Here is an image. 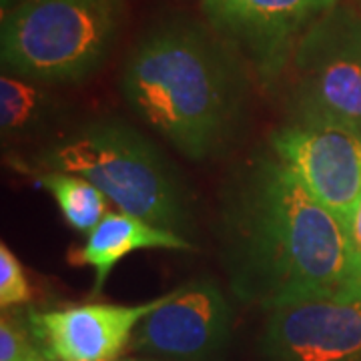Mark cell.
<instances>
[{
	"label": "cell",
	"mask_w": 361,
	"mask_h": 361,
	"mask_svg": "<svg viewBox=\"0 0 361 361\" xmlns=\"http://www.w3.org/2000/svg\"><path fill=\"white\" fill-rule=\"evenodd\" d=\"M225 263L235 295L275 310L307 299H361L348 225L277 157H259L223 207Z\"/></svg>",
	"instance_id": "6da1fadb"
},
{
	"label": "cell",
	"mask_w": 361,
	"mask_h": 361,
	"mask_svg": "<svg viewBox=\"0 0 361 361\" xmlns=\"http://www.w3.org/2000/svg\"><path fill=\"white\" fill-rule=\"evenodd\" d=\"M121 89L180 155L203 161L229 141L245 85L227 42L193 23H169L130 52Z\"/></svg>",
	"instance_id": "7a4b0ae2"
},
{
	"label": "cell",
	"mask_w": 361,
	"mask_h": 361,
	"mask_svg": "<svg viewBox=\"0 0 361 361\" xmlns=\"http://www.w3.org/2000/svg\"><path fill=\"white\" fill-rule=\"evenodd\" d=\"M44 165L90 180L118 211L155 227L175 233L189 227L179 177L151 142L125 125H87L56 145Z\"/></svg>",
	"instance_id": "3957f363"
},
{
	"label": "cell",
	"mask_w": 361,
	"mask_h": 361,
	"mask_svg": "<svg viewBox=\"0 0 361 361\" xmlns=\"http://www.w3.org/2000/svg\"><path fill=\"white\" fill-rule=\"evenodd\" d=\"M123 0H23L2 20V65L44 80L75 82L103 63Z\"/></svg>",
	"instance_id": "277c9868"
},
{
	"label": "cell",
	"mask_w": 361,
	"mask_h": 361,
	"mask_svg": "<svg viewBox=\"0 0 361 361\" xmlns=\"http://www.w3.org/2000/svg\"><path fill=\"white\" fill-rule=\"evenodd\" d=\"M295 118L345 125L361 135V20L337 6L311 26L291 54Z\"/></svg>",
	"instance_id": "5b68a950"
},
{
	"label": "cell",
	"mask_w": 361,
	"mask_h": 361,
	"mask_svg": "<svg viewBox=\"0 0 361 361\" xmlns=\"http://www.w3.org/2000/svg\"><path fill=\"white\" fill-rule=\"evenodd\" d=\"M337 6L339 0H203L213 32L263 80L279 77L303 35Z\"/></svg>",
	"instance_id": "8992f818"
},
{
	"label": "cell",
	"mask_w": 361,
	"mask_h": 361,
	"mask_svg": "<svg viewBox=\"0 0 361 361\" xmlns=\"http://www.w3.org/2000/svg\"><path fill=\"white\" fill-rule=\"evenodd\" d=\"M271 149L323 207L348 225L361 199V135L345 125L293 118L271 135Z\"/></svg>",
	"instance_id": "52a82bcc"
},
{
	"label": "cell",
	"mask_w": 361,
	"mask_h": 361,
	"mask_svg": "<svg viewBox=\"0 0 361 361\" xmlns=\"http://www.w3.org/2000/svg\"><path fill=\"white\" fill-rule=\"evenodd\" d=\"M267 361H361V299H307L269 311Z\"/></svg>",
	"instance_id": "ba28073f"
},
{
	"label": "cell",
	"mask_w": 361,
	"mask_h": 361,
	"mask_svg": "<svg viewBox=\"0 0 361 361\" xmlns=\"http://www.w3.org/2000/svg\"><path fill=\"white\" fill-rule=\"evenodd\" d=\"M175 291L137 305L87 303L65 310L30 311L26 327L49 361L116 360L141 322Z\"/></svg>",
	"instance_id": "9c48e42d"
},
{
	"label": "cell",
	"mask_w": 361,
	"mask_h": 361,
	"mask_svg": "<svg viewBox=\"0 0 361 361\" xmlns=\"http://www.w3.org/2000/svg\"><path fill=\"white\" fill-rule=\"evenodd\" d=\"M231 307L213 281H195L175 289L169 301L147 315L130 348L179 360H203L229 339Z\"/></svg>",
	"instance_id": "30bf717a"
},
{
	"label": "cell",
	"mask_w": 361,
	"mask_h": 361,
	"mask_svg": "<svg viewBox=\"0 0 361 361\" xmlns=\"http://www.w3.org/2000/svg\"><path fill=\"white\" fill-rule=\"evenodd\" d=\"M141 249H173L187 251L191 243L180 233L155 227L129 213H109L94 229L87 233V241L68 253V263L94 269L92 293H101L115 265Z\"/></svg>",
	"instance_id": "8fae6325"
},
{
	"label": "cell",
	"mask_w": 361,
	"mask_h": 361,
	"mask_svg": "<svg viewBox=\"0 0 361 361\" xmlns=\"http://www.w3.org/2000/svg\"><path fill=\"white\" fill-rule=\"evenodd\" d=\"M39 185L52 195L66 223L77 231L90 233L109 215L106 195L78 175L52 171L40 175Z\"/></svg>",
	"instance_id": "7c38bea8"
},
{
	"label": "cell",
	"mask_w": 361,
	"mask_h": 361,
	"mask_svg": "<svg viewBox=\"0 0 361 361\" xmlns=\"http://www.w3.org/2000/svg\"><path fill=\"white\" fill-rule=\"evenodd\" d=\"M40 92L13 77L0 78V125L2 130L23 129L39 111Z\"/></svg>",
	"instance_id": "4fadbf2b"
},
{
	"label": "cell",
	"mask_w": 361,
	"mask_h": 361,
	"mask_svg": "<svg viewBox=\"0 0 361 361\" xmlns=\"http://www.w3.org/2000/svg\"><path fill=\"white\" fill-rule=\"evenodd\" d=\"M32 299V291L25 269L6 243L0 245V305L2 310L25 305Z\"/></svg>",
	"instance_id": "5bb4252c"
},
{
	"label": "cell",
	"mask_w": 361,
	"mask_h": 361,
	"mask_svg": "<svg viewBox=\"0 0 361 361\" xmlns=\"http://www.w3.org/2000/svg\"><path fill=\"white\" fill-rule=\"evenodd\" d=\"M0 361H49L40 351L28 327L16 323L13 317L0 319Z\"/></svg>",
	"instance_id": "9a60e30c"
},
{
	"label": "cell",
	"mask_w": 361,
	"mask_h": 361,
	"mask_svg": "<svg viewBox=\"0 0 361 361\" xmlns=\"http://www.w3.org/2000/svg\"><path fill=\"white\" fill-rule=\"evenodd\" d=\"M348 233L349 243H351V253H353V263H355V271H357V279H360L361 289V199L348 221Z\"/></svg>",
	"instance_id": "2e32d148"
},
{
	"label": "cell",
	"mask_w": 361,
	"mask_h": 361,
	"mask_svg": "<svg viewBox=\"0 0 361 361\" xmlns=\"http://www.w3.org/2000/svg\"><path fill=\"white\" fill-rule=\"evenodd\" d=\"M8 2H23V0H2V4H4V6H6Z\"/></svg>",
	"instance_id": "e0dca14e"
},
{
	"label": "cell",
	"mask_w": 361,
	"mask_h": 361,
	"mask_svg": "<svg viewBox=\"0 0 361 361\" xmlns=\"http://www.w3.org/2000/svg\"><path fill=\"white\" fill-rule=\"evenodd\" d=\"M109 361H118V360H109Z\"/></svg>",
	"instance_id": "ac0fdd59"
}]
</instances>
